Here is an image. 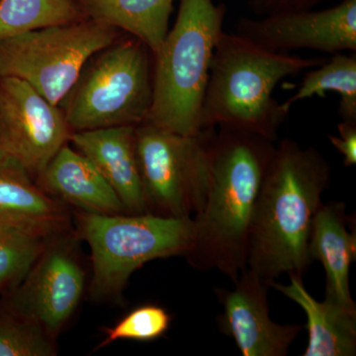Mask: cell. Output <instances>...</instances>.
Masks as SVG:
<instances>
[{
	"instance_id": "obj_1",
	"label": "cell",
	"mask_w": 356,
	"mask_h": 356,
	"mask_svg": "<svg viewBox=\"0 0 356 356\" xmlns=\"http://www.w3.org/2000/svg\"><path fill=\"white\" fill-rule=\"evenodd\" d=\"M275 145L257 134L214 128L208 144V186L184 255L200 271L219 270L234 283L247 268L248 238Z\"/></svg>"
},
{
	"instance_id": "obj_2",
	"label": "cell",
	"mask_w": 356,
	"mask_h": 356,
	"mask_svg": "<svg viewBox=\"0 0 356 356\" xmlns=\"http://www.w3.org/2000/svg\"><path fill=\"white\" fill-rule=\"evenodd\" d=\"M331 166L313 147L281 140L255 206L248 238L247 268L267 284L282 274L302 275L310 266L309 238Z\"/></svg>"
},
{
	"instance_id": "obj_3",
	"label": "cell",
	"mask_w": 356,
	"mask_h": 356,
	"mask_svg": "<svg viewBox=\"0 0 356 356\" xmlns=\"http://www.w3.org/2000/svg\"><path fill=\"white\" fill-rule=\"evenodd\" d=\"M325 60L269 51L236 33L222 32L211 60L201 129H236L275 142L288 116L274 98L276 86Z\"/></svg>"
},
{
	"instance_id": "obj_4",
	"label": "cell",
	"mask_w": 356,
	"mask_h": 356,
	"mask_svg": "<svg viewBox=\"0 0 356 356\" xmlns=\"http://www.w3.org/2000/svg\"><path fill=\"white\" fill-rule=\"evenodd\" d=\"M227 8L213 0H180L177 21L154 56L153 102L145 123L197 135L211 60Z\"/></svg>"
},
{
	"instance_id": "obj_5",
	"label": "cell",
	"mask_w": 356,
	"mask_h": 356,
	"mask_svg": "<svg viewBox=\"0 0 356 356\" xmlns=\"http://www.w3.org/2000/svg\"><path fill=\"white\" fill-rule=\"evenodd\" d=\"M152 57L132 36L89 58L58 105L72 132L145 123L153 102Z\"/></svg>"
},
{
	"instance_id": "obj_6",
	"label": "cell",
	"mask_w": 356,
	"mask_h": 356,
	"mask_svg": "<svg viewBox=\"0 0 356 356\" xmlns=\"http://www.w3.org/2000/svg\"><path fill=\"white\" fill-rule=\"evenodd\" d=\"M79 222L91 250L95 297L118 296L137 269L154 259L184 257L193 240L192 218L84 212Z\"/></svg>"
},
{
	"instance_id": "obj_7",
	"label": "cell",
	"mask_w": 356,
	"mask_h": 356,
	"mask_svg": "<svg viewBox=\"0 0 356 356\" xmlns=\"http://www.w3.org/2000/svg\"><path fill=\"white\" fill-rule=\"evenodd\" d=\"M118 39V30L91 19L50 26L0 41V76L22 79L60 105L89 58Z\"/></svg>"
},
{
	"instance_id": "obj_8",
	"label": "cell",
	"mask_w": 356,
	"mask_h": 356,
	"mask_svg": "<svg viewBox=\"0 0 356 356\" xmlns=\"http://www.w3.org/2000/svg\"><path fill=\"white\" fill-rule=\"evenodd\" d=\"M214 128L185 136L143 123L136 127V154L153 214L192 218L208 186V144Z\"/></svg>"
},
{
	"instance_id": "obj_9",
	"label": "cell",
	"mask_w": 356,
	"mask_h": 356,
	"mask_svg": "<svg viewBox=\"0 0 356 356\" xmlns=\"http://www.w3.org/2000/svg\"><path fill=\"white\" fill-rule=\"evenodd\" d=\"M72 133L60 106L22 79L0 76V154L39 177Z\"/></svg>"
},
{
	"instance_id": "obj_10",
	"label": "cell",
	"mask_w": 356,
	"mask_h": 356,
	"mask_svg": "<svg viewBox=\"0 0 356 356\" xmlns=\"http://www.w3.org/2000/svg\"><path fill=\"white\" fill-rule=\"evenodd\" d=\"M236 34L262 48L285 53L309 49L324 53L356 51V0H341L324 10L288 11L243 17Z\"/></svg>"
},
{
	"instance_id": "obj_11",
	"label": "cell",
	"mask_w": 356,
	"mask_h": 356,
	"mask_svg": "<svg viewBox=\"0 0 356 356\" xmlns=\"http://www.w3.org/2000/svg\"><path fill=\"white\" fill-rule=\"evenodd\" d=\"M84 273L65 243L47 245L14 293L11 311L57 334L76 310L84 290Z\"/></svg>"
},
{
	"instance_id": "obj_12",
	"label": "cell",
	"mask_w": 356,
	"mask_h": 356,
	"mask_svg": "<svg viewBox=\"0 0 356 356\" xmlns=\"http://www.w3.org/2000/svg\"><path fill=\"white\" fill-rule=\"evenodd\" d=\"M233 290L216 288L222 307L218 325L235 341L243 356H285L302 325H280L269 317L267 292L270 285L248 269Z\"/></svg>"
},
{
	"instance_id": "obj_13",
	"label": "cell",
	"mask_w": 356,
	"mask_h": 356,
	"mask_svg": "<svg viewBox=\"0 0 356 356\" xmlns=\"http://www.w3.org/2000/svg\"><path fill=\"white\" fill-rule=\"evenodd\" d=\"M136 127L72 132L70 140L95 165L130 214L149 213L136 154Z\"/></svg>"
},
{
	"instance_id": "obj_14",
	"label": "cell",
	"mask_w": 356,
	"mask_h": 356,
	"mask_svg": "<svg viewBox=\"0 0 356 356\" xmlns=\"http://www.w3.org/2000/svg\"><path fill=\"white\" fill-rule=\"evenodd\" d=\"M350 224L343 203H322L312 225L308 250L311 261H321L325 267V299L356 311L350 288V268L356 257V235L348 229Z\"/></svg>"
},
{
	"instance_id": "obj_15",
	"label": "cell",
	"mask_w": 356,
	"mask_h": 356,
	"mask_svg": "<svg viewBox=\"0 0 356 356\" xmlns=\"http://www.w3.org/2000/svg\"><path fill=\"white\" fill-rule=\"evenodd\" d=\"M64 206L32 181L19 163L0 154V225L50 238L67 226Z\"/></svg>"
},
{
	"instance_id": "obj_16",
	"label": "cell",
	"mask_w": 356,
	"mask_h": 356,
	"mask_svg": "<svg viewBox=\"0 0 356 356\" xmlns=\"http://www.w3.org/2000/svg\"><path fill=\"white\" fill-rule=\"evenodd\" d=\"M42 189L93 214L126 212L114 189L90 161L64 145L39 175Z\"/></svg>"
},
{
	"instance_id": "obj_17",
	"label": "cell",
	"mask_w": 356,
	"mask_h": 356,
	"mask_svg": "<svg viewBox=\"0 0 356 356\" xmlns=\"http://www.w3.org/2000/svg\"><path fill=\"white\" fill-rule=\"evenodd\" d=\"M289 285L273 281L270 287L298 304L307 316L308 346L304 356L356 355V311L325 299L318 302L307 291L302 275L290 274Z\"/></svg>"
},
{
	"instance_id": "obj_18",
	"label": "cell",
	"mask_w": 356,
	"mask_h": 356,
	"mask_svg": "<svg viewBox=\"0 0 356 356\" xmlns=\"http://www.w3.org/2000/svg\"><path fill=\"white\" fill-rule=\"evenodd\" d=\"M84 17L135 37L158 53L175 0H76Z\"/></svg>"
},
{
	"instance_id": "obj_19",
	"label": "cell",
	"mask_w": 356,
	"mask_h": 356,
	"mask_svg": "<svg viewBox=\"0 0 356 356\" xmlns=\"http://www.w3.org/2000/svg\"><path fill=\"white\" fill-rule=\"evenodd\" d=\"M343 53L332 55L329 60L311 70L304 76L297 92L282 103L283 109L289 114L295 103L325 93H339V114L344 121H356V55Z\"/></svg>"
},
{
	"instance_id": "obj_20",
	"label": "cell",
	"mask_w": 356,
	"mask_h": 356,
	"mask_svg": "<svg viewBox=\"0 0 356 356\" xmlns=\"http://www.w3.org/2000/svg\"><path fill=\"white\" fill-rule=\"evenodd\" d=\"M83 19L76 0H0V41Z\"/></svg>"
},
{
	"instance_id": "obj_21",
	"label": "cell",
	"mask_w": 356,
	"mask_h": 356,
	"mask_svg": "<svg viewBox=\"0 0 356 356\" xmlns=\"http://www.w3.org/2000/svg\"><path fill=\"white\" fill-rule=\"evenodd\" d=\"M49 238L0 225V291L19 284L46 248Z\"/></svg>"
},
{
	"instance_id": "obj_22",
	"label": "cell",
	"mask_w": 356,
	"mask_h": 356,
	"mask_svg": "<svg viewBox=\"0 0 356 356\" xmlns=\"http://www.w3.org/2000/svg\"><path fill=\"white\" fill-rule=\"evenodd\" d=\"M56 355L50 334L38 323L13 311L0 315V356Z\"/></svg>"
},
{
	"instance_id": "obj_23",
	"label": "cell",
	"mask_w": 356,
	"mask_h": 356,
	"mask_svg": "<svg viewBox=\"0 0 356 356\" xmlns=\"http://www.w3.org/2000/svg\"><path fill=\"white\" fill-rule=\"evenodd\" d=\"M172 316L163 307L147 304L131 311L116 325L106 330L99 348L116 341H151L159 339L170 329Z\"/></svg>"
},
{
	"instance_id": "obj_24",
	"label": "cell",
	"mask_w": 356,
	"mask_h": 356,
	"mask_svg": "<svg viewBox=\"0 0 356 356\" xmlns=\"http://www.w3.org/2000/svg\"><path fill=\"white\" fill-rule=\"evenodd\" d=\"M325 0H248V8L254 15L288 13V11L308 10L324 2Z\"/></svg>"
},
{
	"instance_id": "obj_25",
	"label": "cell",
	"mask_w": 356,
	"mask_h": 356,
	"mask_svg": "<svg viewBox=\"0 0 356 356\" xmlns=\"http://www.w3.org/2000/svg\"><path fill=\"white\" fill-rule=\"evenodd\" d=\"M339 136L329 135L332 146L343 156L346 168L356 163V121H341L337 124Z\"/></svg>"
}]
</instances>
